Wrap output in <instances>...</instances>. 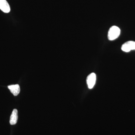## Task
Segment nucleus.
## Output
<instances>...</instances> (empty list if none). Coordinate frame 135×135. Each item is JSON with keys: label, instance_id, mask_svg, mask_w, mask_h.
Instances as JSON below:
<instances>
[{"label": "nucleus", "instance_id": "f257e3e1", "mask_svg": "<svg viewBox=\"0 0 135 135\" xmlns=\"http://www.w3.org/2000/svg\"><path fill=\"white\" fill-rule=\"evenodd\" d=\"M120 30L118 26H113L109 29L108 33V39L113 41L117 39L120 35Z\"/></svg>", "mask_w": 135, "mask_h": 135}, {"label": "nucleus", "instance_id": "f03ea898", "mask_svg": "<svg viewBox=\"0 0 135 135\" xmlns=\"http://www.w3.org/2000/svg\"><path fill=\"white\" fill-rule=\"evenodd\" d=\"M122 50L126 52H128L131 50H135V42L130 41L123 44L121 47Z\"/></svg>", "mask_w": 135, "mask_h": 135}, {"label": "nucleus", "instance_id": "7ed1b4c3", "mask_svg": "<svg viewBox=\"0 0 135 135\" xmlns=\"http://www.w3.org/2000/svg\"><path fill=\"white\" fill-rule=\"evenodd\" d=\"M96 75L94 73L90 74L87 78L86 81L88 87L90 89H92L95 84Z\"/></svg>", "mask_w": 135, "mask_h": 135}, {"label": "nucleus", "instance_id": "20e7f679", "mask_svg": "<svg viewBox=\"0 0 135 135\" xmlns=\"http://www.w3.org/2000/svg\"><path fill=\"white\" fill-rule=\"evenodd\" d=\"M0 9L5 13H8L10 11V7L6 0H0Z\"/></svg>", "mask_w": 135, "mask_h": 135}, {"label": "nucleus", "instance_id": "39448f33", "mask_svg": "<svg viewBox=\"0 0 135 135\" xmlns=\"http://www.w3.org/2000/svg\"><path fill=\"white\" fill-rule=\"evenodd\" d=\"M8 88L15 96L18 95L20 92V88L18 84L8 86Z\"/></svg>", "mask_w": 135, "mask_h": 135}, {"label": "nucleus", "instance_id": "423d86ee", "mask_svg": "<svg viewBox=\"0 0 135 135\" xmlns=\"http://www.w3.org/2000/svg\"><path fill=\"white\" fill-rule=\"evenodd\" d=\"M18 116V111L16 109H15L12 111L11 116L9 122L11 125H15L17 121Z\"/></svg>", "mask_w": 135, "mask_h": 135}]
</instances>
